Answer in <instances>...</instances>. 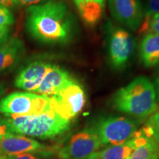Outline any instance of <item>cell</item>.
I'll return each instance as SVG.
<instances>
[{
    "label": "cell",
    "mask_w": 159,
    "mask_h": 159,
    "mask_svg": "<svg viewBox=\"0 0 159 159\" xmlns=\"http://www.w3.org/2000/svg\"><path fill=\"white\" fill-rule=\"evenodd\" d=\"M104 146L120 145L134 136L138 128L134 119L124 116L100 118L91 127Z\"/></svg>",
    "instance_id": "4"
},
{
    "label": "cell",
    "mask_w": 159,
    "mask_h": 159,
    "mask_svg": "<svg viewBox=\"0 0 159 159\" xmlns=\"http://www.w3.org/2000/svg\"><path fill=\"white\" fill-rule=\"evenodd\" d=\"M73 2L80 17L87 25H96L102 16L105 0H73Z\"/></svg>",
    "instance_id": "15"
},
{
    "label": "cell",
    "mask_w": 159,
    "mask_h": 159,
    "mask_svg": "<svg viewBox=\"0 0 159 159\" xmlns=\"http://www.w3.org/2000/svg\"><path fill=\"white\" fill-rule=\"evenodd\" d=\"M11 27H0V46L2 45L9 39Z\"/></svg>",
    "instance_id": "25"
},
{
    "label": "cell",
    "mask_w": 159,
    "mask_h": 159,
    "mask_svg": "<svg viewBox=\"0 0 159 159\" xmlns=\"http://www.w3.org/2000/svg\"><path fill=\"white\" fill-rule=\"evenodd\" d=\"M50 0H13L15 5H19L21 7H30V6L39 5Z\"/></svg>",
    "instance_id": "23"
},
{
    "label": "cell",
    "mask_w": 159,
    "mask_h": 159,
    "mask_svg": "<svg viewBox=\"0 0 159 159\" xmlns=\"http://www.w3.org/2000/svg\"><path fill=\"white\" fill-rule=\"evenodd\" d=\"M14 22V16L8 7L0 5V27H11Z\"/></svg>",
    "instance_id": "20"
},
{
    "label": "cell",
    "mask_w": 159,
    "mask_h": 159,
    "mask_svg": "<svg viewBox=\"0 0 159 159\" xmlns=\"http://www.w3.org/2000/svg\"><path fill=\"white\" fill-rule=\"evenodd\" d=\"M2 93H3L2 88V86H1V85H0V97H1L2 94Z\"/></svg>",
    "instance_id": "28"
},
{
    "label": "cell",
    "mask_w": 159,
    "mask_h": 159,
    "mask_svg": "<svg viewBox=\"0 0 159 159\" xmlns=\"http://www.w3.org/2000/svg\"><path fill=\"white\" fill-rule=\"evenodd\" d=\"M5 157L7 159H39L36 156H35V153H31V152L21 153L14 155V156H8Z\"/></svg>",
    "instance_id": "24"
},
{
    "label": "cell",
    "mask_w": 159,
    "mask_h": 159,
    "mask_svg": "<svg viewBox=\"0 0 159 159\" xmlns=\"http://www.w3.org/2000/svg\"><path fill=\"white\" fill-rule=\"evenodd\" d=\"M104 147L94 130L89 128L73 134L57 153L60 159H89Z\"/></svg>",
    "instance_id": "6"
},
{
    "label": "cell",
    "mask_w": 159,
    "mask_h": 159,
    "mask_svg": "<svg viewBox=\"0 0 159 159\" xmlns=\"http://www.w3.org/2000/svg\"><path fill=\"white\" fill-rule=\"evenodd\" d=\"M14 134L41 139H53L69 130L70 120L54 111L29 116H5Z\"/></svg>",
    "instance_id": "3"
},
{
    "label": "cell",
    "mask_w": 159,
    "mask_h": 159,
    "mask_svg": "<svg viewBox=\"0 0 159 159\" xmlns=\"http://www.w3.org/2000/svg\"><path fill=\"white\" fill-rule=\"evenodd\" d=\"M25 54V46L18 38L8 39L0 46V73L15 67Z\"/></svg>",
    "instance_id": "13"
},
{
    "label": "cell",
    "mask_w": 159,
    "mask_h": 159,
    "mask_svg": "<svg viewBox=\"0 0 159 159\" xmlns=\"http://www.w3.org/2000/svg\"><path fill=\"white\" fill-rule=\"evenodd\" d=\"M49 99L51 110L71 121L84 107L85 94L82 85L74 79Z\"/></svg>",
    "instance_id": "7"
},
{
    "label": "cell",
    "mask_w": 159,
    "mask_h": 159,
    "mask_svg": "<svg viewBox=\"0 0 159 159\" xmlns=\"http://www.w3.org/2000/svg\"><path fill=\"white\" fill-rule=\"evenodd\" d=\"M0 159H7L5 157H2V156H0Z\"/></svg>",
    "instance_id": "29"
},
{
    "label": "cell",
    "mask_w": 159,
    "mask_h": 159,
    "mask_svg": "<svg viewBox=\"0 0 159 159\" xmlns=\"http://www.w3.org/2000/svg\"><path fill=\"white\" fill-rule=\"evenodd\" d=\"M45 149L41 143L23 135L9 134L0 139V156H14L21 153H35Z\"/></svg>",
    "instance_id": "11"
},
{
    "label": "cell",
    "mask_w": 159,
    "mask_h": 159,
    "mask_svg": "<svg viewBox=\"0 0 159 159\" xmlns=\"http://www.w3.org/2000/svg\"><path fill=\"white\" fill-rule=\"evenodd\" d=\"M155 85V88H156V94H157V99L159 100V71L158 76H157L156 80V85Z\"/></svg>",
    "instance_id": "27"
},
{
    "label": "cell",
    "mask_w": 159,
    "mask_h": 159,
    "mask_svg": "<svg viewBox=\"0 0 159 159\" xmlns=\"http://www.w3.org/2000/svg\"><path fill=\"white\" fill-rule=\"evenodd\" d=\"M116 110L138 119L150 117L158 109L155 85L148 77L135 78L116 91L113 98Z\"/></svg>",
    "instance_id": "2"
},
{
    "label": "cell",
    "mask_w": 159,
    "mask_h": 159,
    "mask_svg": "<svg viewBox=\"0 0 159 159\" xmlns=\"http://www.w3.org/2000/svg\"><path fill=\"white\" fill-rule=\"evenodd\" d=\"M136 134V133H135ZM136 146L135 134L130 140L120 145H112L97 151L89 159H127Z\"/></svg>",
    "instance_id": "17"
},
{
    "label": "cell",
    "mask_w": 159,
    "mask_h": 159,
    "mask_svg": "<svg viewBox=\"0 0 159 159\" xmlns=\"http://www.w3.org/2000/svg\"><path fill=\"white\" fill-rule=\"evenodd\" d=\"M0 5H2L10 8V7H14L15 3L13 0H0Z\"/></svg>",
    "instance_id": "26"
},
{
    "label": "cell",
    "mask_w": 159,
    "mask_h": 159,
    "mask_svg": "<svg viewBox=\"0 0 159 159\" xmlns=\"http://www.w3.org/2000/svg\"><path fill=\"white\" fill-rule=\"evenodd\" d=\"M144 12V15L143 21H148L154 15L159 13V0H149Z\"/></svg>",
    "instance_id": "21"
},
{
    "label": "cell",
    "mask_w": 159,
    "mask_h": 159,
    "mask_svg": "<svg viewBox=\"0 0 159 159\" xmlns=\"http://www.w3.org/2000/svg\"><path fill=\"white\" fill-rule=\"evenodd\" d=\"M14 134L11 125L5 118L0 117V139L9 134Z\"/></svg>",
    "instance_id": "22"
},
{
    "label": "cell",
    "mask_w": 159,
    "mask_h": 159,
    "mask_svg": "<svg viewBox=\"0 0 159 159\" xmlns=\"http://www.w3.org/2000/svg\"><path fill=\"white\" fill-rule=\"evenodd\" d=\"M54 66L43 61H36L29 63L20 71L16 77V87L28 92H34Z\"/></svg>",
    "instance_id": "10"
},
{
    "label": "cell",
    "mask_w": 159,
    "mask_h": 159,
    "mask_svg": "<svg viewBox=\"0 0 159 159\" xmlns=\"http://www.w3.org/2000/svg\"><path fill=\"white\" fill-rule=\"evenodd\" d=\"M136 146L127 159H159V144L142 130L135 134Z\"/></svg>",
    "instance_id": "14"
},
{
    "label": "cell",
    "mask_w": 159,
    "mask_h": 159,
    "mask_svg": "<svg viewBox=\"0 0 159 159\" xmlns=\"http://www.w3.org/2000/svg\"><path fill=\"white\" fill-rule=\"evenodd\" d=\"M139 56L146 67H153L159 63V35L146 33L139 47Z\"/></svg>",
    "instance_id": "16"
},
{
    "label": "cell",
    "mask_w": 159,
    "mask_h": 159,
    "mask_svg": "<svg viewBox=\"0 0 159 159\" xmlns=\"http://www.w3.org/2000/svg\"><path fill=\"white\" fill-rule=\"evenodd\" d=\"M110 11L117 21L133 31L140 28L144 12L139 0H108Z\"/></svg>",
    "instance_id": "9"
},
{
    "label": "cell",
    "mask_w": 159,
    "mask_h": 159,
    "mask_svg": "<svg viewBox=\"0 0 159 159\" xmlns=\"http://www.w3.org/2000/svg\"><path fill=\"white\" fill-rule=\"evenodd\" d=\"M142 130L159 144V110L149 117Z\"/></svg>",
    "instance_id": "18"
},
{
    "label": "cell",
    "mask_w": 159,
    "mask_h": 159,
    "mask_svg": "<svg viewBox=\"0 0 159 159\" xmlns=\"http://www.w3.org/2000/svg\"><path fill=\"white\" fill-rule=\"evenodd\" d=\"M136 40L129 32L122 28H111L108 36V57L115 69L125 68L135 51Z\"/></svg>",
    "instance_id": "8"
},
{
    "label": "cell",
    "mask_w": 159,
    "mask_h": 159,
    "mask_svg": "<svg viewBox=\"0 0 159 159\" xmlns=\"http://www.w3.org/2000/svg\"><path fill=\"white\" fill-rule=\"evenodd\" d=\"M26 28L39 42L63 44L72 39L75 25L66 3L61 0H50L27 7Z\"/></svg>",
    "instance_id": "1"
},
{
    "label": "cell",
    "mask_w": 159,
    "mask_h": 159,
    "mask_svg": "<svg viewBox=\"0 0 159 159\" xmlns=\"http://www.w3.org/2000/svg\"><path fill=\"white\" fill-rule=\"evenodd\" d=\"M139 32L159 35V13L154 15L148 21H143L139 28Z\"/></svg>",
    "instance_id": "19"
},
{
    "label": "cell",
    "mask_w": 159,
    "mask_h": 159,
    "mask_svg": "<svg viewBox=\"0 0 159 159\" xmlns=\"http://www.w3.org/2000/svg\"><path fill=\"white\" fill-rule=\"evenodd\" d=\"M73 80L74 78L68 71L55 65L47 73L34 93L49 97H52L57 94Z\"/></svg>",
    "instance_id": "12"
},
{
    "label": "cell",
    "mask_w": 159,
    "mask_h": 159,
    "mask_svg": "<svg viewBox=\"0 0 159 159\" xmlns=\"http://www.w3.org/2000/svg\"><path fill=\"white\" fill-rule=\"evenodd\" d=\"M49 110V97L32 92L12 93L0 101V113L5 116H29Z\"/></svg>",
    "instance_id": "5"
}]
</instances>
